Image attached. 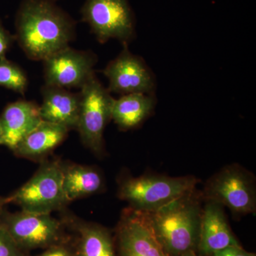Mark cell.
<instances>
[{"mask_svg":"<svg viewBox=\"0 0 256 256\" xmlns=\"http://www.w3.org/2000/svg\"><path fill=\"white\" fill-rule=\"evenodd\" d=\"M16 41L30 60H42L69 46L76 22L52 0H22L15 15Z\"/></svg>","mask_w":256,"mask_h":256,"instance_id":"6da1fadb","label":"cell"},{"mask_svg":"<svg viewBox=\"0 0 256 256\" xmlns=\"http://www.w3.org/2000/svg\"><path fill=\"white\" fill-rule=\"evenodd\" d=\"M203 200L196 188L148 213L154 235L168 256L197 252Z\"/></svg>","mask_w":256,"mask_h":256,"instance_id":"7a4b0ae2","label":"cell"},{"mask_svg":"<svg viewBox=\"0 0 256 256\" xmlns=\"http://www.w3.org/2000/svg\"><path fill=\"white\" fill-rule=\"evenodd\" d=\"M198 183V178L194 176H129L120 183L118 194L119 198L127 202L133 210L151 213L196 190Z\"/></svg>","mask_w":256,"mask_h":256,"instance_id":"3957f363","label":"cell"},{"mask_svg":"<svg viewBox=\"0 0 256 256\" xmlns=\"http://www.w3.org/2000/svg\"><path fill=\"white\" fill-rule=\"evenodd\" d=\"M202 194L204 200L228 207L235 215L256 214L255 176L240 165L222 168L207 181Z\"/></svg>","mask_w":256,"mask_h":256,"instance_id":"277c9868","label":"cell"},{"mask_svg":"<svg viewBox=\"0 0 256 256\" xmlns=\"http://www.w3.org/2000/svg\"><path fill=\"white\" fill-rule=\"evenodd\" d=\"M62 164L58 161L44 163L30 180L11 196L4 204L14 203L23 212L50 214L67 203L62 184Z\"/></svg>","mask_w":256,"mask_h":256,"instance_id":"5b68a950","label":"cell"},{"mask_svg":"<svg viewBox=\"0 0 256 256\" xmlns=\"http://www.w3.org/2000/svg\"><path fill=\"white\" fill-rule=\"evenodd\" d=\"M80 109L76 130L82 144L98 156L104 154V134L111 120L114 98L96 78L80 88Z\"/></svg>","mask_w":256,"mask_h":256,"instance_id":"8992f818","label":"cell"},{"mask_svg":"<svg viewBox=\"0 0 256 256\" xmlns=\"http://www.w3.org/2000/svg\"><path fill=\"white\" fill-rule=\"evenodd\" d=\"M0 225L25 252L70 242L64 224L50 214L18 212L0 216Z\"/></svg>","mask_w":256,"mask_h":256,"instance_id":"52a82bcc","label":"cell"},{"mask_svg":"<svg viewBox=\"0 0 256 256\" xmlns=\"http://www.w3.org/2000/svg\"><path fill=\"white\" fill-rule=\"evenodd\" d=\"M80 12L100 43L114 38L128 44L134 38L136 22L128 0H85Z\"/></svg>","mask_w":256,"mask_h":256,"instance_id":"ba28073f","label":"cell"},{"mask_svg":"<svg viewBox=\"0 0 256 256\" xmlns=\"http://www.w3.org/2000/svg\"><path fill=\"white\" fill-rule=\"evenodd\" d=\"M97 56L90 50L70 46L44 60L45 85L63 88H82L95 75Z\"/></svg>","mask_w":256,"mask_h":256,"instance_id":"9c48e42d","label":"cell"},{"mask_svg":"<svg viewBox=\"0 0 256 256\" xmlns=\"http://www.w3.org/2000/svg\"><path fill=\"white\" fill-rule=\"evenodd\" d=\"M117 256H168L154 235L148 212L124 210L114 238Z\"/></svg>","mask_w":256,"mask_h":256,"instance_id":"30bf717a","label":"cell"},{"mask_svg":"<svg viewBox=\"0 0 256 256\" xmlns=\"http://www.w3.org/2000/svg\"><path fill=\"white\" fill-rule=\"evenodd\" d=\"M124 48L114 60L104 69V74L108 80V90L114 94H152L154 88V80L146 64L137 56Z\"/></svg>","mask_w":256,"mask_h":256,"instance_id":"8fae6325","label":"cell"},{"mask_svg":"<svg viewBox=\"0 0 256 256\" xmlns=\"http://www.w3.org/2000/svg\"><path fill=\"white\" fill-rule=\"evenodd\" d=\"M238 245L240 244L229 226L223 206L206 200L202 212L198 255L212 256L225 248Z\"/></svg>","mask_w":256,"mask_h":256,"instance_id":"7c38bea8","label":"cell"},{"mask_svg":"<svg viewBox=\"0 0 256 256\" xmlns=\"http://www.w3.org/2000/svg\"><path fill=\"white\" fill-rule=\"evenodd\" d=\"M42 121L40 106L35 102L18 100L8 104L0 116L2 144L14 151L18 143Z\"/></svg>","mask_w":256,"mask_h":256,"instance_id":"4fadbf2b","label":"cell"},{"mask_svg":"<svg viewBox=\"0 0 256 256\" xmlns=\"http://www.w3.org/2000/svg\"><path fill=\"white\" fill-rule=\"evenodd\" d=\"M43 102L40 116L45 122L60 124L68 130H76L80 109V94H74L63 88L43 86Z\"/></svg>","mask_w":256,"mask_h":256,"instance_id":"5bb4252c","label":"cell"},{"mask_svg":"<svg viewBox=\"0 0 256 256\" xmlns=\"http://www.w3.org/2000/svg\"><path fill=\"white\" fill-rule=\"evenodd\" d=\"M68 131L64 126L42 121L18 143L13 152L22 158H42L60 146L68 136Z\"/></svg>","mask_w":256,"mask_h":256,"instance_id":"9a60e30c","label":"cell"},{"mask_svg":"<svg viewBox=\"0 0 256 256\" xmlns=\"http://www.w3.org/2000/svg\"><path fill=\"white\" fill-rule=\"evenodd\" d=\"M154 106L156 99L152 94H126L114 99L111 120L122 130L132 129L150 116Z\"/></svg>","mask_w":256,"mask_h":256,"instance_id":"2e32d148","label":"cell"},{"mask_svg":"<svg viewBox=\"0 0 256 256\" xmlns=\"http://www.w3.org/2000/svg\"><path fill=\"white\" fill-rule=\"evenodd\" d=\"M62 184L67 202L94 194L104 186L100 172L92 166L62 165Z\"/></svg>","mask_w":256,"mask_h":256,"instance_id":"e0dca14e","label":"cell"},{"mask_svg":"<svg viewBox=\"0 0 256 256\" xmlns=\"http://www.w3.org/2000/svg\"><path fill=\"white\" fill-rule=\"evenodd\" d=\"M76 256H117L114 238L107 228L96 224L78 223L74 226Z\"/></svg>","mask_w":256,"mask_h":256,"instance_id":"ac0fdd59","label":"cell"},{"mask_svg":"<svg viewBox=\"0 0 256 256\" xmlns=\"http://www.w3.org/2000/svg\"><path fill=\"white\" fill-rule=\"evenodd\" d=\"M26 72L6 57L0 58V86L24 96L28 88Z\"/></svg>","mask_w":256,"mask_h":256,"instance_id":"d6986e66","label":"cell"},{"mask_svg":"<svg viewBox=\"0 0 256 256\" xmlns=\"http://www.w3.org/2000/svg\"><path fill=\"white\" fill-rule=\"evenodd\" d=\"M0 256H30L18 247L10 234L0 225Z\"/></svg>","mask_w":256,"mask_h":256,"instance_id":"ffe728a7","label":"cell"},{"mask_svg":"<svg viewBox=\"0 0 256 256\" xmlns=\"http://www.w3.org/2000/svg\"><path fill=\"white\" fill-rule=\"evenodd\" d=\"M44 250L36 256H76L73 245L70 242L56 244Z\"/></svg>","mask_w":256,"mask_h":256,"instance_id":"44dd1931","label":"cell"},{"mask_svg":"<svg viewBox=\"0 0 256 256\" xmlns=\"http://www.w3.org/2000/svg\"><path fill=\"white\" fill-rule=\"evenodd\" d=\"M15 41H16L15 35L13 36L8 30L5 28L2 21L0 18V58L6 56V54L9 52Z\"/></svg>","mask_w":256,"mask_h":256,"instance_id":"7402d4cb","label":"cell"},{"mask_svg":"<svg viewBox=\"0 0 256 256\" xmlns=\"http://www.w3.org/2000/svg\"><path fill=\"white\" fill-rule=\"evenodd\" d=\"M212 256H256L254 252H248L242 246H232L215 252Z\"/></svg>","mask_w":256,"mask_h":256,"instance_id":"603a6c76","label":"cell"},{"mask_svg":"<svg viewBox=\"0 0 256 256\" xmlns=\"http://www.w3.org/2000/svg\"><path fill=\"white\" fill-rule=\"evenodd\" d=\"M180 256H200L198 255L196 252H185L183 255Z\"/></svg>","mask_w":256,"mask_h":256,"instance_id":"cb8c5ba5","label":"cell"},{"mask_svg":"<svg viewBox=\"0 0 256 256\" xmlns=\"http://www.w3.org/2000/svg\"><path fill=\"white\" fill-rule=\"evenodd\" d=\"M4 205V198H0V216H1L2 206Z\"/></svg>","mask_w":256,"mask_h":256,"instance_id":"d4e9b609","label":"cell"},{"mask_svg":"<svg viewBox=\"0 0 256 256\" xmlns=\"http://www.w3.org/2000/svg\"><path fill=\"white\" fill-rule=\"evenodd\" d=\"M2 143V132L1 126H0V144Z\"/></svg>","mask_w":256,"mask_h":256,"instance_id":"484cf974","label":"cell"},{"mask_svg":"<svg viewBox=\"0 0 256 256\" xmlns=\"http://www.w3.org/2000/svg\"><path fill=\"white\" fill-rule=\"evenodd\" d=\"M52 1H54V2H58V1H60V0H52Z\"/></svg>","mask_w":256,"mask_h":256,"instance_id":"4316f807","label":"cell"}]
</instances>
